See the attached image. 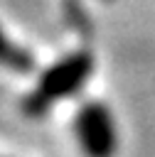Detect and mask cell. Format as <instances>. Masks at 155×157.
<instances>
[{
    "label": "cell",
    "mask_w": 155,
    "mask_h": 157,
    "mask_svg": "<svg viewBox=\"0 0 155 157\" xmlns=\"http://www.w3.org/2000/svg\"><path fill=\"white\" fill-rule=\"evenodd\" d=\"M91 69H93V61L86 52H79V54L62 59L49 71H44L37 91L25 98V113L27 115H42L54 101L76 93L81 88V83L89 78Z\"/></svg>",
    "instance_id": "cell-1"
},
{
    "label": "cell",
    "mask_w": 155,
    "mask_h": 157,
    "mask_svg": "<svg viewBox=\"0 0 155 157\" xmlns=\"http://www.w3.org/2000/svg\"><path fill=\"white\" fill-rule=\"evenodd\" d=\"M74 130H76L81 150L89 157H113L118 137H116L113 118L103 103H96V101L86 103L76 113Z\"/></svg>",
    "instance_id": "cell-2"
},
{
    "label": "cell",
    "mask_w": 155,
    "mask_h": 157,
    "mask_svg": "<svg viewBox=\"0 0 155 157\" xmlns=\"http://www.w3.org/2000/svg\"><path fill=\"white\" fill-rule=\"evenodd\" d=\"M0 64H5V66L12 69V71H20V74L32 71V66H34L32 56H30L25 49L15 47V44L5 37L2 29H0Z\"/></svg>",
    "instance_id": "cell-3"
}]
</instances>
